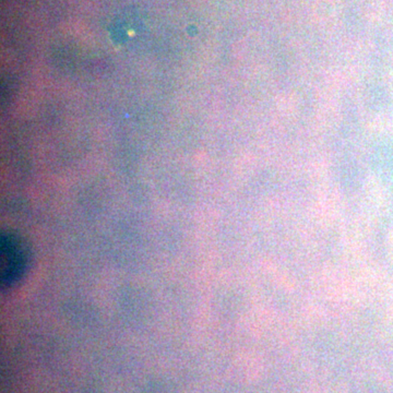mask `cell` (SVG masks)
Returning <instances> with one entry per match:
<instances>
[{
    "mask_svg": "<svg viewBox=\"0 0 393 393\" xmlns=\"http://www.w3.org/2000/svg\"><path fill=\"white\" fill-rule=\"evenodd\" d=\"M31 254L28 244L19 236L4 233L0 238V280L2 288H10L23 278Z\"/></svg>",
    "mask_w": 393,
    "mask_h": 393,
    "instance_id": "6da1fadb",
    "label": "cell"
}]
</instances>
